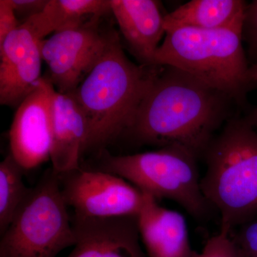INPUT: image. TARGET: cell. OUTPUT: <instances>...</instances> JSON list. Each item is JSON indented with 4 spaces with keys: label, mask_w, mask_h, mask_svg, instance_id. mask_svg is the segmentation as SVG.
<instances>
[{
    "label": "cell",
    "mask_w": 257,
    "mask_h": 257,
    "mask_svg": "<svg viewBox=\"0 0 257 257\" xmlns=\"http://www.w3.org/2000/svg\"><path fill=\"white\" fill-rule=\"evenodd\" d=\"M197 158L182 147H162L156 151L104 157L101 171L124 179L155 199L179 204L197 221L212 214L201 188Z\"/></svg>",
    "instance_id": "cell-5"
},
{
    "label": "cell",
    "mask_w": 257,
    "mask_h": 257,
    "mask_svg": "<svg viewBox=\"0 0 257 257\" xmlns=\"http://www.w3.org/2000/svg\"><path fill=\"white\" fill-rule=\"evenodd\" d=\"M55 88L41 77L18 106L9 133L10 154L24 171L50 160Z\"/></svg>",
    "instance_id": "cell-9"
},
{
    "label": "cell",
    "mask_w": 257,
    "mask_h": 257,
    "mask_svg": "<svg viewBox=\"0 0 257 257\" xmlns=\"http://www.w3.org/2000/svg\"><path fill=\"white\" fill-rule=\"evenodd\" d=\"M239 229L231 234L238 246L246 257H257V219L239 226Z\"/></svg>",
    "instance_id": "cell-20"
},
{
    "label": "cell",
    "mask_w": 257,
    "mask_h": 257,
    "mask_svg": "<svg viewBox=\"0 0 257 257\" xmlns=\"http://www.w3.org/2000/svg\"><path fill=\"white\" fill-rule=\"evenodd\" d=\"M67 207L60 174L47 170L2 235L0 257H56L74 246Z\"/></svg>",
    "instance_id": "cell-6"
},
{
    "label": "cell",
    "mask_w": 257,
    "mask_h": 257,
    "mask_svg": "<svg viewBox=\"0 0 257 257\" xmlns=\"http://www.w3.org/2000/svg\"><path fill=\"white\" fill-rule=\"evenodd\" d=\"M234 99L177 67L161 65L128 131L136 141L176 146L202 158L232 118Z\"/></svg>",
    "instance_id": "cell-1"
},
{
    "label": "cell",
    "mask_w": 257,
    "mask_h": 257,
    "mask_svg": "<svg viewBox=\"0 0 257 257\" xmlns=\"http://www.w3.org/2000/svg\"><path fill=\"white\" fill-rule=\"evenodd\" d=\"M196 257H246L238 246L231 232L220 229L217 234L207 240Z\"/></svg>",
    "instance_id": "cell-18"
},
{
    "label": "cell",
    "mask_w": 257,
    "mask_h": 257,
    "mask_svg": "<svg viewBox=\"0 0 257 257\" xmlns=\"http://www.w3.org/2000/svg\"><path fill=\"white\" fill-rule=\"evenodd\" d=\"M111 13L128 48L139 62L155 66V56L165 36V18L160 2L111 0Z\"/></svg>",
    "instance_id": "cell-12"
},
{
    "label": "cell",
    "mask_w": 257,
    "mask_h": 257,
    "mask_svg": "<svg viewBox=\"0 0 257 257\" xmlns=\"http://www.w3.org/2000/svg\"><path fill=\"white\" fill-rule=\"evenodd\" d=\"M241 31L179 28L166 32L155 65L177 67L246 107L247 94L256 87L248 79Z\"/></svg>",
    "instance_id": "cell-4"
},
{
    "label": "cell",
    "mask_w": 257,
    "mask_h": 257,
    "mask_svg": "<svg viewBox=\"0 0 257 257\" xmlns=\"http://www.w3.org/2000/svg\"><path fill=\"white\" fill-rule=\"evenodd\" d=\"M161 65H137L111 33L104 53L73 94L87 119L85 151L100 148L133 126Z\"/></svg>",
    "instance_id": "cell-2"
},
{
    "label": "cell",
    "mask_w": 257,
    "mask_h": 257,
    "mask_svg": "<svg viewBox=\"0 0 257 257\" xmlns=\"http://www.w3.org/2000/svg\"><path fill=\"white\" fill-rule=\"evenodd\" d=\"M47 3L48 0H10L19 22L23 20L21 25L29 19L41 13Z\"/></svg>",
    "instance_id": "cell-22"
},
{
    "label": "cell",
    "mask_w": 257,
    "mask_h": 257,
    "mask_svg": "<svg viewBox=\"0 0 257 257\" xmlns=\"http://www.w3.org/2000/svg\"><path fill=\"white\" fill-rule=\"evenodd\" d=\"M243 118L257 133V105L250 109Z\"/></svg>",
    "instance_id": "cell-23"
},
{
    "label": "cell",
    "mask_w": 257,
    "mask_h": 257,
    "mask_svg": "<svg viewBox=\"0 0 257 257\" xmlns=\"http://www.w3.org/2000/svg\"><path fill=\"white\" fill-rule=\"evenodd\" d=\"M248 79L255 87H257V61L251 64L248 70Z\"/></svg>",
    "instance_id": "cell-24"
},
{
    "label": "cell",
    "mask_w": 257,
    "mask_h": 257,
    "mask_svg": "<svg viewBox=\"0 0 257 257\" xmlns=\"http://www.w3.org/2000/svg\"><path fill=\"white\" fill-rule=\"evenodd\" d=\"M23 169L11 154L0 163V234H4L31 188L24 183Z\"/></svg>",
    "instance_id": "cell-17"
},
{
    "label": "cell",
    "mask_w": 257,
    "mask_h": 257,
    "mask_svg": "<svg viewBox=\"0 0 257 257\" xmlns=\"http://www.w3.org/2000/svg\"><path fill=\"white\" fill-rule=\"evenodd\" d=\"M247 3L243 0H192L166 15V32L179 28L242 32Z\"/></svg>",
    "instance_id": "cell-15"
},
{
    "label": "cell",
    "mask_w": 257,
    "mask_h": 257,
    "mask_svg": "<svg viewBox=\"0 0 257 257\" xmlns=\"http://www.w3.org/2000/svg\"><path fill=\"white\" fill-rule=\"evenodd\" d=\"M87 136L85 115L73 94H62L55 89L50 160L57 173L63 175L79 169Z\"/></svg>",
    "instance_id": "cell-14"
},
{
    "label": "cell",
    "mask_w": 257,
    "mask_h": 257,
    "mask_svg": "<svg viewBox=\"0 0 257 257\" xmlns=\"http://www.w3.org/2000/svg\"><path fill=\"white\" fill-rule=\"evenodd\" d=\"M20 26L10 0H0V45Z\"/></svg>",
    "instance_id": "cell-21"
},
{
    "label": "cell",
    "mask_w": 257,
    "mask_h": 257,
    "mask_svg": "<svg viewBox=\"0 0 257 257\" xmlns=\"http://www.w3.org/2000/svg\"><path fill=\"white\" fill-rule=\"evenodd\" d=\"M143 193L138 228L147 257H196L184 216L162 207L153 196Z\"/></svg>",
    "instance_id": "cell-13"
},
{
    "label": "cell",
    "mask_w": 257,
    "mask_h": 257,
    "mask_svg": "<svg viewBox=\"0 0 257 257\" xmlns=\"http://www.w3.org/2000/svg\"><path fill=\"white\" fill-rule=\"evenodd\" d=\"M76 243L67 257H147L138 216L88 219L74 216Z\"/></svg>",
    "instance_id": "cell-11"
},
{
    "label": "cell",
    "mask_w": 257,
    "mask_h": 257,
    "mask_svg": "<svg viewBox=\"0 0 257 257\" xmlns=\"http://www.w3.org/2000/svg\"><path fill=\"white\" fill-rule=\"evenodd\" d=\"M109 13L111 0H48L41 13L23 25L42 40L50 34L77 28L94 17Z\"/></svg>",
    "instance_id": "cell-16"
},
{
    "label": "cell",
    "mask_w": 257,
    "mask_h": 257,
    "mask_svg": "<svg viewBox=\"0 0 257 257\" xmlns=\"http://www.w3.org/2000/svg\"><path fill=\"white\" fill-rule=\"evenodd\" d=\"M101 18L94 17L80 26L55 32L40 41L48 79L57 92L72 94L104 53L111 33L101 32Z\"/></svg>",
    "instance_id": "cell-8"
},
{
    "label": "cell",
    "mask_w": 257,
    "mask_h": 257,
    "mask_svg": "<svg viewBox=\"0 0 257 257\" xmlns=\"http://www.w3.org/2000/svg\"><path fill=\"white\" fill-rule=\"evenodd\" d=\"M202 158L207 171L201 188L219 213L221 229H234L257 217V133L243 117L228 120Z\"/></svg>",
    "instance_id": "cell-3"
},
{
    "label": "cell",
    "mask_w": 257,
    "mask_h": 257,
    "mask_svg": "<svg viewBox=\"0 0 257 257\" xmlns=\"http://www.w3.org/2000/svg\"><path fill=\"white\" fill-rule=\"evenodd\" d=\"M40 41L21 25L0 45L2 105H20L41 78Z\"/></svg>",
    "instance_id": "cell-10"
},
{
    "label": "cell",
    "mask_w": 257,
    "mask_h": 257,
    "mask_svg": "<svg viewBox=\"0 0 257 257\" xmlns=\"http://www.w3.org/2000/svg\"><path fill=\"white\" fill-rule=\"evenodd\" d=\"M252 64L257 61V0L246 4L241 32Z\"/></svg>",
    "instance_id": "cell-19"
},
{
    "label": "cell",
    "mask_w": 257,
    "mask_h": 257,
    "mask_svg": "<svg viewBox=\"0 0 257 257\" xmlns=\"http://www.w3.org/2000/svg\"><path fill=\"white\" fill-rule=\"evenodd\" d=\"M60 175L62 193L74 216L88 219L138 216L144 193L119 176L78 169Z\"/></svg>",
    "instance_id": "cell-7"
}]
</instances>
